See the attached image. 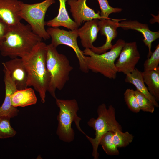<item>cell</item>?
I'll use <instances>...</instances> for the list:
<instances>
[{
    "mask_svg": "<svg viewBox=\"0 0 159 159\" xmlns=\"http://www.w3.org/2000/svg\"><path fill=\"white\" fill-rule=\"evenodd\" d=\"M125 43L124 40L119 39L110 51L101 54L95 53L90 49L85 48L83 52L86 56L85 61L88 69L110 79L116 78L118 72L115 61Z\"/></svg>",
    "mask_w": 159,
    "mask_h": 159,
    "instance_id": "4",
    "label": "cell"
},
{
    "mask_svg": "<svg viewBox=\"0 0 159 159\" xmlns=\"http://www.w3.org/2000/svg\"><path fill=\"white\" fill-rule=\"evenodd\" d=\"M119 56L115 63L117 72L126 75L132 72L140 58L136 42H125Z\"/></svg>",
    "mask_w": 159,
    "mask_h": 159,
    "instance_id": "9",
    "label": "cell"
},
{
    "mask_svg": "<svg viewBox=\"0 0 159 159\" xmlns=\"http://www.w3.org/2000/svg\"><path fill=\"white\" fill-rule=\"evenodd\" d=\"M56 48L51 43L47 45L46 59V66L50 76L47 91L55 99L56 90L63 88L73 69L67 57L59 53Z\"/></svg>",
    "mask_w": 159,
    "mask_h": 159,
    "instance_id": "3",
    "label": "cell"
},
{
    "mask_svg": "<svg viewBox=\"0 0 159 159\" xmlns=\"http://www.w3.org/2000/svg\"><path fill=\"white\" fill-rule=\"evenodd\" d=\"M59 0V6L57 15L53 19L45 22V25L53 27L62 26L71 30L78 28L79 26L70 18L66 9V2L67 0Z\"/></svg>",
    "mask_w": 159,
    "mask_h": 159,
    "instance_id": "17",
    "label": "cell"
},
{
    "mask_svg": "<svg viewBox=\"0 0 159 159\" xmlns=\"http://www.w3.org/2000/svg\"><path fill=\"white\" fill-rule=\"evenodd\" d=\"M97 112L98 116L97 119L91 118L87 122L88 126L95 131V137L92 138L85 135L92 145V156L94 159H99L98 148L103 135L108 132H113L117 130H122L121 125L116 119L115 109L112 105L107 108L105 104H102L98 106Z\"/></svg>",
    "mask_w": 159,
    "mask_h": 159,
    "instance_id": "5",
    "label": "cell"
},
{
    "mask_svg": "<svg viewBox=\"0 0 159 159\" xmlns=\"http://www.w3.org/2000/svg\"><path fill=\"white\" fill-rule=\"evenodd\" d=\"M159 44L150 57L148 58L143 64L144 71L152 70L159 67Z\"/></svg>",
    "mask_w": 159,
    "mask_h": 159,
    "instance_id": "26",
    "label": "cell"
},
{
    "mask_svg": "<svg viewBox=\"0 0 159 159\" xmlns=\"http://www.w3.org/2000/svg\"></svg>",
    "mask_w": 159,
    "mask_h": 159,
    "instance_id": "29",
    "label": "cell"
},
{
    "mask_svg": "<svg viewBox=\"0 0 159 159\" xmlns=\"http://www.w3.org/2000/svg\"><path fill=\"white\" fill-rule=\"evenodd\" d=\"M135 92L140 110L153 113L155 107L154 104L137 90H135Z\"/></svg>",
    "mask_w": 159,
    "mask_h": 159,
    "instance_id": "25",
    "label": "cell"
},
{
    "mask_svg": "<svg viewBox=\"0 0 159 159\" xmlns=\"http://www.w3.org/2000/svg\"><path fill=\"white\" fill-rule=\"evenodd\" d=\"M142 74L144 82L150 93L159 100V67L154 70L144 71Z\"/></svg>",
    "mask_w": 159,
    "mask_h": 159,
    "instance_id": "20",
    "label": "cell"
},
{
    "mask_svg": "<svg viewBox=\"0 0 159 159\" xmlns=\"http://www.w3.org/2000/svg\"><path fill=\"white\" fill-rule=\"evenodd\" d=\"M133 138V135L128 131L123 132L120 130H115L112 135L113 142L117 148L127 146L132 142Z\"/></svg>",
    "mask_w": 159,
    "mask_h": 159,
    "instance_id": "22",
    "label": "cell"
},
{
    "mask_svg": "<svg viewBox=\"0 0 159 159\" xmlns=\"http://www.w3.org/2000/svg\"><path fill=\"white\" fill-rule=\"evenodd\" d=\"M10 119L7 117L0 116V138L12 137L16 134V132L11 126Z\"/></svg>",
    "mask_w": 159,
    "mask_h": 159,
    "instance_id": "23",
    "label": "cell"
},
{
    "mask_svg": "<svg viewBox=\"0 0 159 159\" xmlns=\"http://www.w3.org/2000/svg\"><path fill=\"white\" fill-rule=\"evenodd\" d=\"M125 20V19H119L111 18L99 20L98 22L99 31L101 35L105 36L106 42L102 46L97 47L94 46L90 50L95 53L101 54L110 49L113 45L112 41L117 35V29L119 27V21Z\"/></svg>",
    "mask_w": 159,
    "mask_h": 159,
    "instance_id": "10",
    "label": "cell"
},
{
    "mask_svg": "<svg viewBox=\"0 0 159 159\" xmlns=\"http://www.w3.org/2000/svg\"><path fill=\"white\" fill-rule=\"evenodd\" d=\"M47 45L39 42L28 54L21 57L28 73V87L32 86L38 92L41 102L45 101L50 76L46 64Z\"/></svg>",
    "mask_w": 159,
    "mask_h": 159,
    "instance_id": "1",
    "label": "cell"
},
{
    "mask_svg": "<svg viewBox=\"0 0 159 159\" xmlns=\"http://www.w3.org/2000/svg\"><path fill=\"white\" fill-rule=\"evenodd\" d=\"M125 79L127 83L134 85L136 90L149 100L154 105L155 107H159L158 103L155 98L149 92L144 82L142 72L135 68L131 72L126 75Z\"/></svg>",
    "mask_w": 159,
    "mask_h": 159,
    "instance_id": "18",
    "label": "cell"
},
{
    "mask_svg": "<svg viewBox=\"0 0 159 159\" xmlns=\"http://www.w3.org/2000/svg\"><path fill=\"white\" fill-rule=\"evenodd\" d=\"M76 29L67 31L58 27H50L46 31L51 38V44L54 46L57 47L63 44L73 49L78 60L80 69L84 73H87L89 70L85 62L86 56L78 46L77 39L78 36Z\"/></svg>",
    "mask_w": 159,
    "mask_h": 159,
    "instance_id": "8",
    "label": "cell"
},
{
    "mask_svg": "<svg viewBox=\"0 0 159 159\" xmlns=\"http://www.w3.org/2000/svg\"><path fill=\"white\" fill-rule=\"evenodd\" d=\"M86 0H67V4L70 7V11L74 21L79 26L85 22L95 19H102L100 12L97 13L88 7Z\"/></svg>",
    "mask_w": 159,
    "mask_h": 159,
    "instance_id": "12",
    "label": "cell"
},
{
    "mask_svg": "<svg viewBox=\"0 0 159 159\" xmlns=\"http://www.w3.org/2000/svg\"><path fill=\"white\" fill-rule=\"evenodd\" d=\"M124 98L129 109L131 111L138 113L140 110L135 95L132 89H127L124 94Z\"/></svg>",
    "mask_w": 159,
    "mask_h": 159,
    "instance_id": "24",
    "label": "cell"
},
{
    "mask_svg": "<svg viewBox=\"0 0 159 159\" xmlns=\"http://www.w3.org/2000/svg\"><path fill=\"white\" fill-rule=\"evenodd\" d=\"M9 26L0 19V45L7 33Z\"/></svg>",
    "mask_w": 159,
    "mask_h": 159,
    "instance_id": "28",
    "label": "cell"
},
{
    "mask_svg": "<svg viewBox=\"0 0 159 159\" xmlns=\"http://www.w3.org/2000/svg\"><path fill=\"white\" fill-rule=\"evenodd\" d=\"M3 67L5 95L4 102L0 107V116L7 117L11 118L17 116L19 112L17 107L12 105L11 101L12 95L17 90L8 70L5 67Z\"/></svg>",
    "mask_w": 159,
    "mask_h": 159,
    "instance_id": "13",
    "label": "cell"
},
{
    "mask_svg": "<svg viewBox=\"0 0 159 159\" xmlns=\"http://www.w3.org/2000/svg\"><path fill=\"white\" fill-rule=\"evenodd\" d=\"M113 132H108L101 138L99 145H101L104 151L109 155H117L119 154L118 150L114 143L112 140Z\"/></svg>",
    "mask_w": 159,
    "mask_h": 159,
    "instance_id": "21",
    "label": "cell"
},
{
    "mask_svg": "<svg viewBox=\"0 0 159 159\" xmlns=\"http://www.w3.org/2000/svg\"><path fill=\"white\" fill-rule=\"evenodd\" d=\"M101 9L100 16L102 19H110L109 16L112 13H119L122 9L120 8H114L110 6L107 0H97Z\"/></svg>",
    "mask_w": 159,
    "mask_h": 159,
    "instance_id": "27",
    "label": "cell"
},
{
    "mask_svg": "<svg viewBox=\"0 0 159 159\" xmlns=\"http://www.w3.org/2000/svg\"><path fill=\"white\" fill-rule=\"evenodd\" d=\"M8 70L10 76L17 90L28 88V73L21 58L18 57L2 63Z\"/></svg>",
    "mask_w": 159,
    "mask_h": 159,
    "instance_id": "11",
    "label": "cell"
},
{
    "mask_svg": "<svg viewBox=\"0 0 159 159\" xmlns=\"http://www.w3.org/2000/svg\"><path fill=\"white\" fill-rule=\"evenodd\" d=\"M55 3V0H44L32 4L22 1L21 3L20 16L28 23L34 33L45 40L50 38L45 28V14L48 8Z\"/></svg>",
    "mask_w": 159,
    "mask_h": 159,
    "instance_id": "7",
    "label": "cell"
},
{
    "mask_svg": "<svg viewBox=\"0 0 159 159\" xmlns=\"http://www.w3.org/2000/svg\"><path fill=\"white\" fill-rule=\"evenodd\" d=\"M55 99L56 103L59 109L57 117L58 125L56 131L59 139L67 143L73 141L75 135L71 127L73 122H75L78 130L86 135L80 125L81 118L77 114L79 108L77 100L74 99L64 100L56 98Z\"/></svg>",
    "mask_w": 159,
    "mask_h": 159,
    "instance_id": "6",
    "label": "cell"
},
{
    "mask_svg": "<svg viewBox=\"0 0 159 159\" xmlns=\"http://www.w3.org/2000/svg\"><path fill=\"white\" fill-rule=\"evenodd\" d=\"M11 104L13 106L24 107L35 104L37 98L34 91L31 88L17 90L12 95Z\"/></svg>",
    "mask_w": 159,
    "mask_h": 159,
    "instance_id": "19",
    "label": "cell"
},
{
    "mask_svg": "<svg viewBox=\"0 0 159 159\" xmlns=\"http://www.w3.org/2000/svg\"><path fill=\"white\" fill-rule=\"evenodd\" d=\"M42 39L34 33L29 24L21 22L9 26L0 45V52L3 57L11 59L20 58L29 54Z\"/></svg>",
    "mask_w": 159,
    "mask_h": 159,
    "instance_id": "2",
    "label": "cell"
},
{
    "mask_svg": "<svg viewBox=\"0 0 159 159\" xmlns=\"http://www.w3.org/2000/svg\"><path fill=\"white\" fill-rule=\"evenodd\" d=\"M21 1L18 0H0V19L9 26L21 22L19 15Z\"/></svg>",
    "mask_w": 159,
    "mask_h": 159,
    "instance_id": "15",
    "label": "cell"
},
{
    "mask_svg": "<svg viewBox=\"0 0 159 159\" xmlns=\"http://www.w3.org/2000/svg\"><path fill=\"white\" fill-rule=\"evenodd\" d=\"M99 20L95 19L87 21L82 27L76 29L81 45L85 48L91 49L94 46L93 43L96 39L99 32Z\"/></svg>",
    "mask_w": 159,
    "mask_h": 159,
    "instance_id": "16",
    "label": "cell"
},
{
    "mask_svg": "<svg viewBox=\"0 0 159 159\" xmlns=\"http://www.w3.org/2000/svg\"><path fill=\"white\" fill-rule=\"evenodd\" d=\"M118 26L124 30H135L142 34L144 37L143 41L148 48V57H149L152 53L151 50L152 43L159 38V31H152L150 30L147 24L142 23L136 20H125L119 22Z\"/></svg>",
    "mask_w": 159,
    "mask_h": 159,
    "instance_id": "14",
    "label": "cell"
}]
</instances>
